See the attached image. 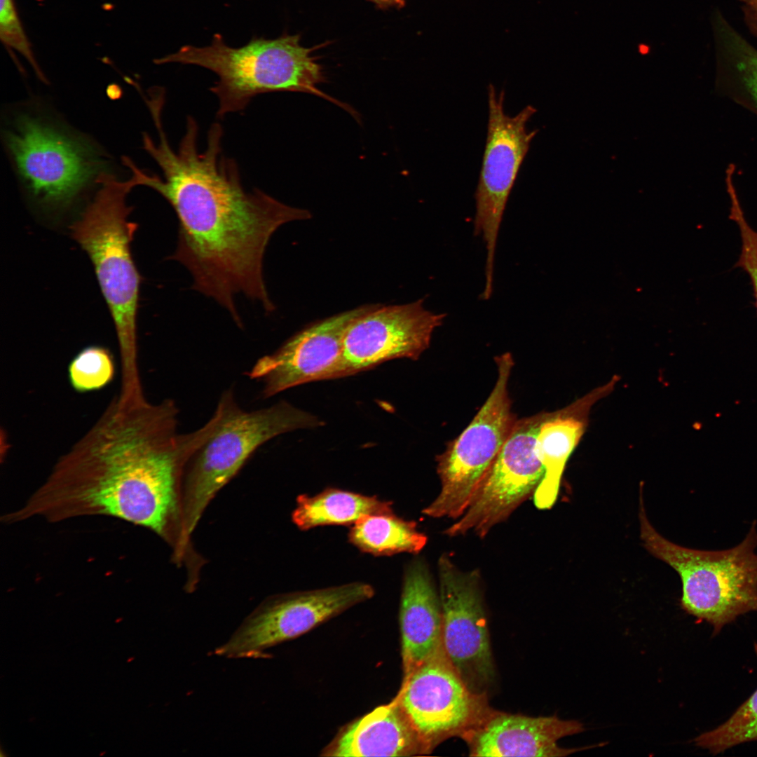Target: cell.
I'll return each mask as SVG.
<instances>
[{"instance_id": "7402d4cb", "label": "cell", "mask_w": 757, "mask_h": 757, "mask_svg": "<svg viewBox=\"0 0 757 757\" xmlns=\"http://www.w3.org/2000/svg\"><path fill=\"white\" fill-rule=\"evenodd\" d=\"M348 541L360 551L374 556L407 552L418 554L428 542L414 521L394 512L375 513L360 517L351 525Z\"/></svg>"}, {"instance_id": "d4e9b609", "label": "cell", "mask_w": 757, "mask_h": 757, "mask_svg": "<svg viewBox=\"0 0 757 757\" xmlns=\"http://www.w3.org/2000/svg\"><path fill=\"white\" fill-rule=\"evenodd\" d=\"M731 206L730 219L735 221L740 232L742 248L735 267L742 268L750 277L757 308V231L748 224L732 183L727 184Z\"/></svg>"}, {"instance_id": "cb8c5ba5", "label": "cell", "mask_w": 757, "mask_h": 757, "mask_svg": "<svg viewBox=\"0 0 757 757\" xmlns=\"http://www.w3.org/2000/svg\"><path fill=\"white\" fill-rule=\"evenodd\" d=\"M114 374L112 354L107 348L97 346L83 348L73 358L68 367L69 382L79 393L105 387L113 380Z\"/></svg>"}, {"instance_id": "44dd1931", "label": "cell", "mask_w": 757, "mask_h": 757, "mask_svg": "<svg viewBox=\"0 0 757 757\" xmlns=\"http://www.w3.org/2000/svg\"><path fill=\"white\" fill-rule=\"evenodd\" d=\"M392 502L376 496L328 488L315 495H299L292 520L301 530L326 525H353L360 517L393 512Z\"/></svg>"}, {"instance_id": "ac0fdd59", "label": "cell", "mask_w": 757, "mask_h": 757, "mask_svg": "<svg viewBox=\"0 0 757 757\" xmlns=\"http://www.w3.org/2000/svg\"><path fill=\"white\" fill-rule=\"evenodd\" d=\"M325 751L332 757L429 753L397 696L347 725Z\"/></svg>"}, {"instance_id": "ffe728a7", "label": "cell", "mask_w": 757, "mask_h": 757, "mask_svg": "<svg viewBox=\"0 0 757 757\" xmlns=\"http://www.w3.org/2000/svg\"><path fill=\"white\" fill-rule=\"evenodd\" d=\"M583 432V423L565 414H550L542 423L536 450L545 472L533 494L538 509H550L556 502L566 463Z\"/></svg>"}, {"instance_id": "9c48e42d", "label": "cell", "mask_w": 757, "mask_h": 757, "mask_svg": "<svg viewBox=\"0 0 757 757\" xmlns=\"http://www.w3.org/2000/svg\"><path fill=\"white\" fill-rule=\"evenodd\" d=\"M504 90L488 89L489 121L482 166L475 192L474 234L482 235L486 248L485 286L481 295L493 292L497 238L506 204L518 172L538 130L528 131L526 123L536 112L531 105L514 116L504 111Z\"/></svg>"}, {"instance_id": "f1b7e54d", "label": "cell", "mask_w": 757, "mask_h": 757, "mask_svg": "<svg viewBox=\"0 0 757 757\" xmlns=\"http://www.w3.org/2000/svg\"><path fill=\"white\" fill-rule=\"evenodd\" d=\"M744 4H751L757 6V0H742Z\"/></svg>"}, {"instance_id": "2e32d148", "label": "cell", "mask_w": 757, "mask_h": 757, "mask_svg": "<svg viewBox=\"0 0 757 757\" xmlns=\"http://www.w3.org/2000/svg\"><path fill=\"white\" fill-rule=\"evenodd\" d=\"M576 720L556 716H528L493 711L462 739L471 756H566L578 749H564L557 741L584 731Z\"/></svg>"}, {"instance_id": "9a60e30c", "label": "cell", "mask_w": 757, "mask_h": 757, "mask_svg": "<svg viewBox=\"0 0 757 757\" xmlns=\"http://www.w3.org/2000/svg\"><path fill=\"white\" fill-rule=\"evenodd\" d=\"M375 305H365L318 322L262 357L247 375L264 382L271 397L306 383L341 377L345 334L350 323Z\"/></svg>"}, {"instance_id": "7c38bea8", "label": "cell", "mask_w": 757, "mask_h": 757, "mask_svg": "<svg viewBox=\"0 0 757 757\" xmlns=\"http://www.w3.org/2000/svg\"><path fill=\"white\" fill-rule=\"evenodd\" d=\"M438 573L444 650L467 686L489 697L496 672L479 572L462 571L442 554Z\"/></svg>"}, {"instance_id": "277c9868", "label": "cell", "mask_w": 757, "mask_h": 757, "mask_svg": "<svg viewBox=\"0 0 757 757\" xmlns=\"http://www.w3.org/2000/svg\"><path fill=\"white\" fill-rule=\"evenodd\" d=\"M96 183L98 191L71 231L94 265L111 311L119 346L121 381L132 383L140 378L136 320L141 279L130 245L137 225L128 220L132 208L125 199L137 185L132 175L122 181L104 171Z\"/></svg>"}, {"instance_id": "4316f807", "label": "cell", "mask_w": 757, "mask_h": 757, "mask_svg": "<svg viewBox=\"0 0 757 757\" xmlns=\"http://www.w3.org/2000/svg\"><path fill=\"white\" fill-rule=\"evenodd\" d=\"M381 8H400L404 6L406 0H368Z\"/></svg>"}, {"instance_id": "e0dca14e", "label": "cell", "mask_w": 757, "mask_h": 757, "mask_svg": "<svg viewBox=\"0 0 757 757\" xmlns=\"http://www.w3.org/2000/svg\"><path fill=\"white\" fill-rule=\"evenodd\" d=\"M399 620L404 678L442 642L439 590L426 561L421 557H416L405 567Z\"/></svg>"}, {"instance_id": "6da1fadb", "label": "cell", "mask_w": 757, "mask_h": 757, "mask_svg": "<svg viewBox=\"0 0 757 757\" xmlns=\"http://www.w3.org/2000/svg\"><path fill=\"white\" fill-rule=\"evenodd\" d=\"M153 121L158 141L144 132L143 148L163 177L141 170L132 161L127 166L137 186L157 191L176 213L178 242L170 258L189 271L194 289L214 299L237 323L240 324L234 301L237 294L273 311L263 276L265 250L280 226L308 219L311 212L285 205L259 189L246 191L238 164L222 154L224 131L219 123L211 125L200 151L198 124L193 116H187L176 149L168 139L162 116H155Z\"/></svg>"}, {"instance_id": "484cf974", "label": "cell", "mask_w": 757, "mask_h": 757, "mask_svg": "<svg viewBox=\"0 0 757 757\" xmlns=\"http://www.w3.org/2000/svg\"><path fill=\"white\" fill-rule=\"evenodd\" d=\"M0 35L8 46L21 53L34 68L39 79L47 80L39 67L18 16L13 0H1Z\"/></svg>"}, {"instance_id": "8992f818", "label": "cell", "mask_w": 757, "mask_h": 757, "mask_svg": "<svg viewBox=\"0 0 757 757\" xmlns=\"http://www.w3.org/2000/svg\"><path fill=\"white\" fill-rule=\"evenodd\" d=\"M216 411L213 431L191 458L183 505L181 544L197 525L210 501L261 444L281 434L314 428L320 421L281 401L252 411L242 409L231 390L225 392Z\"/></svg>"}, {"instance_id": "5b68a950", "label": "cell", "mask_w": 757, "mask_h": 757, "mask_svg": "<svg viewBox=\"0 0 757 757\" xmlns=\"http://www.w3.org/2000/svg\"><path fill=\"white\" fill-rule=\"evenodd\" d=\"M639 517L646 549L681 578V608L710 624L713 636L739 615L757 611L756 521L737 546L706 551L678 545L661 536L647 518L642 494Z\"/></svg>"}, {"instance_id": "30bf717a", "label": "cell", "mask_w": 757, "mask_h": 757, "mask_svg": "<svg viewBox=\"0 0 757 757\" xmlns=\"http://www.w3.org/2000/svg\"><path fill=\"white\" fill-rule=\"evenodd\" d=\"M397 697L429 753L449 738H462L493 709L489 697L467 686L442 642L403 678Z\"/></svg>"}, {"instance_id": "8fae6325", "label": "cell", "mask_w": 757, "mask_h": 757, "mask_svg": "<svg viewBox=\"0 0 757 757\" xmlns=\"http://www.w3.org/2000/svg\"><path fill=\"white\" fill-rule=\"evenodd\" d=\"M374 595L373 587L354 582L271 599L249 615L214 650L226 658H259L264 651L298 637Z\"/></svg>"}, {"instance_id": "5bb4252c", "label": "cell", "mask_w": 757, "mask_h": 757, "mask_svg": "<svg viewBox=\"0 0 757 757\" xmlns=\"http://www.w3.org/2000/svg\"><path fill=\"white\" fill-rule=\"evenodd\" d=\"M446 316L425 309L423 299L402 305H375L354 320L346 330L341 377L390 360L418 359Z\"/></svg>"}, {"instance_id": "52a82bcc", "label": "cell", "mask_w": 757, "mask_h": 757, "mask_svg": "<svg viewBox=\"0 0 757 757\" xmlns=\"http://www.w3.org/2000/svg\"><path fill=\"white\" fill-rule=\"evenodd\" d=\"M496 382L467 428L437 456L441 482L437 497L422 513L433 518H459L510 436L517 421L508 381L514 361L510 353L495 357Z\"/></svg>"}, {"instance_id": "ba28073f", "label": "cell", "mask_w": 757, "mask_h": 757, "mask_svg": "<svg viewBox=\"0 0 757 757\" xmlns=\"http://www.w3.org/2000/svg\"><path fill=\"white\" fill-rule=\"evenodd\" d=\"M5 142L21 179L45 205H68L104 172L89 143L29 115L16 118Z\"/></svg>"}, {"instance_id": "3957f363", "label": "cell", "mask_w": 757, "mask_h": 757, "mask_svg": "<svg viewBox=\"0 0 757 757\" xmlns=\"http://www.w3.org/2000/svg\"><path fill=\"white\" fill-rule=\"evenodd\" d=\"M300 41L298 34H283L252 39L234 48L215 34L207 46L185 45L154 62L195 65L214 73L218 79L210 90L217 98L219 119L243 111L257 95L282 91L313 94L350 111L318 89V85L325 81L322 67L311 55L313 48L301 46Z\"/></svg>"}, {"instance_id": "4fadbf2b", "label": "cell", "mask_w": 757, "mask_h": 757, "mask_svg": "<svg viewBox=\"0 0 757 757\" xmlns=\"http://www.w3.org/2000/svg\"><path fill=\"white\" fill-rule=\"evenodd\" d=\"M549 415L517 419L466 510L445 535L456 537L472 531L484 538L534 494L545 472L536 450L537 437Z\"/></svg>"}, {"instance_id": "7a4b0ae2", "label": "cell", "mask_w": 757, "mask_h": 757, "mask_svg": "<svg viewBox=\"0 0 757 757\" xmlns=\"http://www.w3.org/2000/svg\"><path fill=\"white\" fill-rule=\"evenodd\" d=\"M177 416L171 400L152 404L117 395L9 520L106 515L164 536L179 472L210 434L206 426L177 434Z\"/></svg>"}, {"instance_id": "603a6c76", "label": "cell", "mask_w": 757, "mask_h": 757, "mask_svg": "<svg viewBox=\"0 0 757 757\" xmlns=\"http://www.w3.org/2000/svg\"><path fill=\"white\" fill-rule=\"evenodd\" d=\"M754 650L757 657V643ZM753 741H757V689L726 721L693 740L696 746L714 755Z\"/></svg>"}, {"instance_id": "d6986e66", "label": "cell", "mask_w": 757, "mask_h": 757, "mask_svg": "<svg viewBox=\"0 0 757 757\" xmlns=\"http://www.w3.org/2000/svg\"><path fill=\"white\" fill-rule=\"evenodd\" d=\"M719 93L757 116V49L718 11L712 15Z\"/></svg>"}, {"instance_id": "83f0119b", "label": "cell", "mask_w": 757, "mask_h": 757, "mask_svg": "<svg viewBox=\"0 0 757 757\" xmlns=\"http://www.w3.org/2000/svg\"><path fill=\"white\" fill-rule=\"evenodd\" d=\"M639 51L642 55L647 54L649 51V47L645 44H641L639 46Z\"/></svg>"}]
</instances>
